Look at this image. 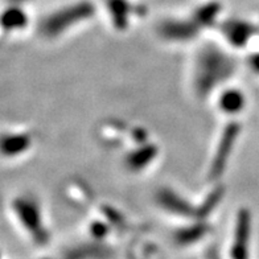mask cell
Instances as JSON below:
<instances>
[{
  "label": "cell",
  "instance_id": "6da1fadb",
  "mask_svg": "<svg viewBox=\"0 0 259 259\" xmlns=\"http://www.w3.org/2000/svg\"><path fill=\"white\" fill-rule=\"evenodd\" d=\"M93 12V7L89 3H81L73 7H68L66 10L60 11L56 15L51 16L45 21L44 29L51 36H56V33L64 31L70 27V23H75L82 19L89 17Z\"/></svg>",
  "mask_w": 259,
  "mask_h": 259
},
{
  "label": "cell",
  "instance_id": "7a4b0ae2",
  "mask_svg": "<svg viewBox=\"0 0 259 259\" xmlns=\"http://www.w3.org/2000/svg\"><path fill=\"white\" fill-rule=\"evenodd\" d=\"M29 146L31 140L24 134L6 133L0 135V155L6 157L19 156Z\"/></svg>",
  "mask_w": 259,
  "mask_h": 259
},
{
  "label": "cell",
  "instance_id": "3957f363",
  "mask_svg": "<svg viewBox=\"0 0 259 259\" xmlns=\"http://www.w3.org/2000/svg\"><path fill=\"white\" fill-rule=\"evenodd\" d=\"M252 32H254V28L251 25L241 23V21H238V23L233 21L226 28V33H228L226 36L237 47H243L252 36Z\"/></svg>",
  "mask_w": 259,
  "mask_h": 259
},
{
  "label": "cell",
  "instance_id": "277c9868",
  "mask_svg": "<svg viewBox=\"0 0 259 259\" xmlns=\"http://www.w3.org/2000/svg\"><path fill=\"white\" fill-rule=\"evenodd\" d=\"M243 96L237 90H230V92H226L224 96H222L221 101H220V105H221L222 110L226 111V113L234 114L238 113L239 110L243 107Z\"/></svg>",
  "mask_w": 259,
  "mask_h": 259
},
{
  "label": "cell",
  "instance_id": "5b68a950",
  "mask_svg": "<svg viewBox=\"0 0 259 259\" xmlns=\"http://www.w3.org/2000/svg\"><path fill=\"white\" fill-rule=\"evenodd\" d=\"M2 23L6 28L8 29H14V28H20L24 24V16H23V12H19V11H11L4 15L3 19H2Z\"/></svg>",
  "mask_w": 259,
  "mask_h": 259
},
{
  "label": "cell",
  "instance_id": "8992f818",
  "mask_svg": "<svg viewBox=\"0 0 259 259\" xmlns=\"http://www.w3.org/2000/svg\"><path fill=\"white\" fill-rule=\"evenodd\" d=\"M250 66H251V69H254L256 73H259V53H256V55H254L250 58Z\"/></svg>",
  "mask_w": 259,
  "mask_h": 259
}]
</instances>
